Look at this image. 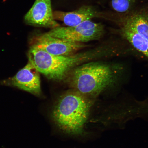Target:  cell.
Returning <instances> with one entry per match:
<instances>
[{
    "label": "cell",
    "mask_w": 148,
    "mask_h": 148,
    "mask_svg": "<svg viewBox=\"0 0 148 148\" xmlns=\"http://www.w3.org/2000/svg\"><path fill=\"white\" fill-rule=\"evenodd\" d=\"M123 71L118 64L92 61L74 68L65 80L72 89L94 100L115 85Z\"/></svg>",
    "instance_id": "1"
},
{
    "label": "cell",
    "mask_w": 148,
    "mask_h": 148,
    "mask_svg": "<svg viewBox=\"0 0 148 148\" xmlns=\"http://www.w3.org/2000/svg\"><path fill=\"white\" fill-rule=\"evenodd\" d=\"M114 50L110 47H102L70 55L57 56L31 46L28 57L29 62L47 78L61 81L65 80L74 68L85 63L113 55Z\"/></svg>",
    "instance_id": "2"
},
{
    "label": "cell",
    "mask_w": 148,
    "mask_h": 148,
    "mask_svg": "<svg viewBox=\"0 0 148 148\" xmlns=\"http://www.w3.org/2000/svg\"><path fill=\"white\" fill-rule=\"evenodd\" d=\"M94 100L72 89L59 97L51 112L52 120L64 134L82 136Z\"/></svg>",
    "instance_id": "3"
},
{
    "label": "cell",
    "mask_w": 148,
    "mask_h": 148,
    "mask_svg": "<svg viewBox=\"0 0 148 148\" xmlns=\"http://www.w3.org/2000/svg\"><path fill=\"white\" fill-rule=\"evenodd\" d=\"M118 34L148 60V11L141 9L116 20Z\"/></svg>",
    "instance_id": "4"
},
{
    "label": "cell",
    "mask_w": 148,
    "mask_h": 148,
    "mask_svg": "<svg viewBox=\"0 0 148 148\" xmlns=\"http://www.w3.org/2000/svg\"><path fill=\"white\" fill-rule=\"evenodd\" d=\"M104 33L102 25L89 20L75 27H55L44 34L68 41L83 43L99 39Z\"/></svg>",
    "instance_id": "5"
},
{
    "label": "cell",
    "mask_w": 148,
    "mask_h": 148,
    "mask_svg": "<svg viewBox=\"0 0 148 148\" xmlns=\"http://www.w3.org/2000/svg\"><path fill=\"white\" fill-rule=\"evenodd\" d=\"M30 42L31 46L57 56L73 54L87 46L83 43L68 41L48 36L44 33L33 37Z\"/></svg>",
    "instance_id": "6"
},
{
    "label": "cell",
    "mask_w": 148,
    "mask_h": 148,
    "mask_svg": "<svg viewBox=\"0 0 148 148\" xmlns=\"http://www.w3.org/2000/svg\"><path fill=\"white\" fill-rule=\"evenodd\" d=\"M39 72L29 62L13 77L4 82L36 96L42 94L41 83Z\"/></svg>",
    "instance_id": "7"
},
{
    "label": "cell",
    "mask_w": 148,
    "mask_h": 148,
    "mask_svg": "<svg viewBox=\"0 0 148 148\" xmlns=\"http://www.w3.org/2000/svg\"><path fill=\"white\" fill-rule=\"evenodd\" d=\"M25 19L27 24L35 26L51 29L60 26L53 18L51 0H36Z\"/></svg>",
    "instance_id": "8"
},
{
    "label": "cell",
    "mask_w": 148,
    "mask_h": 148,
    "mask_svg": "<svg viewBox=\"0 0 148 148\" xmlns=\"http://www.w3.org/2000/svg\"><path fill=\"white\" fill-rule=\"evenodd\" d=\"M53 14L55 20L62 21L69 27L76 26L87 20L99 17V14L95 8L89 6H83L70 12L55 11Z\"/></svg>",
    "instance_id": "9"
},
{
    "label": "cell",
    "mask_w": 148,
    "mask_h": 148,
    "mask_svg": "<svg viewBox=\"0 0 148 148\" xmlns=\"http://www.w3.org/2000/svg\"><path fill=\"white\" fill-rule=\"evenodd\" d=\"M136 0H112V8L116 12L124 15L130 12L134 6Z\"/></svg>",
    "instance_id": "10"
}]
</instances>
